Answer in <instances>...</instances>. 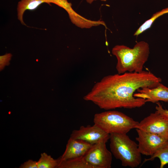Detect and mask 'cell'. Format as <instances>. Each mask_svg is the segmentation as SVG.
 I'll return each instance as SVG.
<instances>
[{"label": "cell", "mask_w": 168, "mask_h": 168, "mask_svg": "<svg viewBox=\"0 0 168 168\" xmlns=\"http://www.w3.org/2000/svg\"><path fill=\"white\" fill-rule=\"evenodd\" d=\"M156 158L160 160V168H163L168 164V144L158 150L154 154L148 159H145L143 164L148 161H152Z\"/></svg>", "instance_id": "cell-15"}, {"label": "cell", "mask_w": 168, "mask_h": 168, "mask_svg": "<svg viewBox=\"0 0 168 168\" xmlns=\"http://www.w3.org/2000/svg\"><path fill=\"white\" fill-rule=\"evenodd\" d=\"M136 128L158 134L168 140V120L157 110L139 122Z\"/></svg>", "instance_id": "cell-6"}, {"label": "cell", "mask_w": 168, "mask_h": 168, "mask_svg": "<svg viewBox=\"0 0 168 168\" xmlns=\"http://www.w3.org/2000/svg\"><path fill=\"white\" fill-rule=\"evenodd\" d=\"M110 134L96 125L86 126H81L77 130H73L70 138L84 141L93 145L100 142H107Z\"/></svg>", "instance_id": "cell-8"}, {"label": "cell", "mask_w": 168, "mask_h": 168, "mask_svg": "<svg viewBox=\"0 0 168 168\" xmlns=\"http://www.w3.org/2000/svg\"><path fill=\"white\" fill-rule=\"evenodd\" d=\"M139 151L143 155L151 156L158 150L168 144V140L158 134L136 128Z\"/></svg>", "instance_id": "cell-5"}, {"label": "cell", "mask_w": 168, "mask_h": 168, "mask_svg": "<svg viewBox=\"0 0 168 168\" xmlns=\"http://www.w3.org/2000/svg\"><path fill=\"white\" fill-rule=\"evenodd\" d=\"M51 3L65 10L71 22L77 26L82 28H89L94 26V21L86 19L77 13L73 10L72 4L68 0H51Z\"/></svg>", "instance_id": "cell-11"}, {"label": "cell", "mask_w": 168, "mask_h": 168, "mask_svg": "<svg viewBox=\"0 0 168 168\" xmlns=\"http://www.w3.org/2000/svg\"><path fill=\"white\" fill-rule=\"evenodd\" d=\"M93 122L105 132L127 133L136 128L139 122L124 113L116 110H108L95 114Z\"/></svg>", "instance_id": "cell-4"}, {"label": "cell", "mask_w": 168, "mask_h": 168, "mask_svg": "<svg viewBox=\"0 0 168 168\" xmlns=\"http://www.w3.org/2000/svg\"><path fill=\"white\" fill-rule=\"evenodd\" d=\"M137 91L138 93H134V96L144 99L146 102L156 103L160 101L168 102V87L161 83L153 88L145 87Z\"/></svg>", "instance_id": "cell-9"}, {"label": "cell", "mask_w": 168, "mask_h": 168, "mask_svg": "<svg viewBox=\"0 0 168 168\" xmlns=\"http://www.w3.org/2000/svg\"><path fill=\"white\" fill-rule=\"evenodd\" d=\"M92 145L82 140L70 138L64 153L59 159L64 160L83 156Z\"/></svg>", "instance_id": "cell-10"}, {"label": "cell", "mask_w": 168, "mask_h": 168, "mask_svg": "<svg viewBox=\"0 0 168 168\" xmlns=\"http://www.w3.org/2000/svg\"><path fill=\"white\" fill-rule=\"evenodd\" d=\"M161 81L151 72L144 70L110 75L96 83L83 99L106 110L139 108L145 104L146 100L134 97V92L143 87H155Z\"/></svg>", "instance_id": "cell-1"}, {"label": "cell", "mask_w": 168, "mask_h": 168, "mask_svg": "<svg viewBox=\"0 0 168 168\" xmlns=\"http://www.w3.org/2000/svg\"><path fill=\"white\" fill-rule=\"evenodd\" d=\"M20 168H38L37 161L29 160L21 164Z\"/></svg>", "instance_id": "cell-17"}, {"label": "cell", "mask_w": 168, "mask_h": 168, "mask_svg": "<svg viewBox=\"0 0 168 168\" xmlns=\"http://www.w3.org/2000/svg\"><path fill=\"white\" fill-rule=\"evenodd\" d=\"M58 159L57 168H94L86 160L84 156L64 160Z\"/></svg>", "instance_id": "cell-13"}, {"label": "cell", "mask_w": 168, "mask_h": 168, "mask_svg": "<svg viewBox=\"0 0 168 168\" xmlns=\"http://www.w3.org/2000/svg\"><path fill=\"white\" fill-rule=\"evenodd\" d=\"M112 54L117 59L116 66L118 73L140 72L150 54L149 44L144 41L137 42L132 48L124 45H117L112 49Z\"/></svg>", "instance_id": "cell-2"}, {"label": "cell", "mask_w": 168, "mask_h": 168, "mask_svg": "<svg viewBox=\"0 0 168 168\" xmlns=\"http://www.w3.org/2000/svg\"><path fill=\"white\" fill-rule=\"evenodd\" d=\"M12 55L11 54H7L0 56V69L2 70L4 67L9 64Z\"/></svg>", "instance_id": "cell-16"}, {"label": "cell", "mask_w": 168, "mask_h": 168, "mask_svg": "<svg viewBox=\"0 0 168 168\" xmlns=\"http://www.w3.org/2000/svg\"><path fill=\"white\" fill-rule=\"evenodd\" d=\"M109 139L110 152L122 166L133 168L141 164L142 154L138 144L126 133L111 134Z\"/></svg>", "instance_id": "cell-3"}, {"label": "cell", "mask_w": 168, "mask_h": 168, "mask_svg": "<svg viewBox=\"0 0 168 168\" xmlns=\"http://www.w3.org/2000/svg\"><path fill=\"white\" fill-rule=\"evenodd\" d=\"M38 168H57L58 159H55L45 152L41 154L37 161Z\"/></svg>", "instance_id": "cell-14"}, {"label": "cell", "mask_w": 168, "mask_h": 168, "mask_svg": "<svg viewBox=\"0 0 168 168\" xmlns=\"http://www.w3.org/2000/svg\"><path fill=\"white\" fill-rule=\"evenodd\" d=\"M106 142H100L92 145L84 156L86 160L94 168H110L112 154L106 147Z\"/></svg>", "instance_id": "cell-7"}, {"label": "cell", "mask_w": 168, "mask_h": 168, "mask_svg": "<svg viewBox=\"0 0 168 168\" xmlns=\"http://www.w3.org/2000/svg\"><path fill=\"white\" fill-rule=\"evenodd\" d=\"M86 2L89 4H91L94 1L97 0H86ZM102 1H106V0H99Z\"/></svg>", "instance_id": "cell-19"}, {"label": "cell", "mask_w": 168, "mask_h": 168, "mask_svg": "<svg viewBox=\"0 0 168 168\" xmlns=\"http://www.w3.org/2000/svg\"><path fill=\"white\" fill-rule=\"evenodd\" d=\"M157 105L156 106V109L164 117L168 120V110L164 109L161 103L159 102L156 103Z\"/></svg>", "instance_id": "cell-18"}, {"label": "cell", "mask_w": 168, "mask_h": 168, "mask_svg": "<svg viewBox=\"0 0 168 168\" xmlns=\"http://www.w3.org/2000/svg\"><path fill=\"white\" fill-rule=\"evenodd\" d=\"M50 0H20L18 2L17 8L18 19L22 24L26 26L23 20V16L25 12L27 10H35L41 4L44 3L50 4Z\"/></svg>", "instance_id": "cell-12"}]
</instances>
